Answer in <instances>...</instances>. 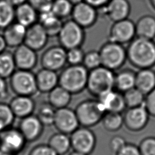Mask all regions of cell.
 Masks as SVG:
<instances>
[{
    "label": "cell",
    "mask_w": 155,
    "mask_h": 155,
    "mask_svg": "<svg viewBox=\"0 0 155 155\" xmlns=\"http://www.w3.org/2000/svg\"><path fill=\"white\" fill-rule=\"evenodd\" d=\"M127 58L134 67L152 68L155 66V41L136 36L126 48Z\"/></svg>",
    "instance_id": "1"
},
{
    "label": "cell",
    "mask_w": 155,
    "mask_h": 155,
    "mask_svg": "<svg viewBox=\"0 0 155 155\" xmlns=\"http://www.w3.org/2000/svg\"><path fill=\"white\" fill-rule=\"evenodd\" d=\"M88 70L82 65H68L61 70L59 85L72 95L82 92L87 87Z\"/></svg>",
    "instance_id": "2"
},
{
    "label": "cell",
    "mask_w": 155,
    "mask_h": 155,
    "mask_svg": "<svg viewBox=\"0 0 155 155\" xmlns=\"http://www.w3.org/2000/svg\"><path fill=\"white\" fill-rule=\"evenodd\" d=\"M115 73L102 65L88 71L86 89L96 99L114 89Z\"/></svg>",
    "instance_id": "3"
},
{
    "label": "cell",
    "mask_w": 155,
    "mask_h": 155,
    "mask_svg": "<svg viewBox=\"0 0 155 155\" xmlns=\"http://www.w3.org/2000/svg\"><path fill=\"white\" fill-rule=\"evenodd\" d=\"M80 126L92 127L100 122L105 113L97 99H88L81 101L74 110Z\"/></svg>",
    "instance_id": "4"
},
{
    "label": "cell",
    "mask_w": 155,
    "mask_h": 155,
    "mask_svg": "<svg viewBox=\"0 0 155 155\" xmlns=\"http://www.w3.org/2000/svg\"><path fill=\"white\" fill-rule=\"evenodd\" d=\"M99 52L101 65L114 71L120 70L127 60L124 45L108 40L101 45Z\"/></svg>",
    "instance_id": "5"
},
{
    "label": "cell",
    "mask_w": 155,
    "mask_h": 155,
    "mask_svg": "<svg viewBox=\"0 0 155 155\" xmlns=\"http://www.w3.org/2000/svg\"><path fill=\"white\" fill-rule=\"evenodd\" d=\"M8 85L16 95L32 97L38 92L35 74L30 70L16 69L9 78Z\"/></svg>",
    "instance_id": "6"
},
{
    "label": "cell",
    "mask_w": 155,
    "mask_h": 155,
    "mask_svg": "<svg viewBox=\"0 0 155 155\" xmlns=\"http://www.w3.org/2000/svg\"><path fill=\"white\" fill-rule=\"evenodd\" d=\"M84 28L71 19L63 22L58 35L59 45L67 50L76 47H81L85 39Z\"/></svg>",
    "instance_id": "7"
},
{
    "label": "cell",
    "mask_w": 155,
    "mask_h": 155,
    "mask_svg": "<svg viewBox=\"0 0 155 155\" xmlns=\"http://www.w3.org/2000/svg\"><path fill=\"white\" fill-rule=\"evenodd\" d=\"M71 147L73 150L87 155L91 154L96 145V137L88 127L79 126L70 134Z\"/></svg>",
    "instance_id": "8"
},
{
    "label": "cell",
    "mask_w": 155,
    "mask_h": 155,
    "mask_svg": "<svg viewBox=\"0 0 155 155\" xmlns=\"http://www.w3.org/2000/svg\"><path fill=\"white\" fill-rule=\"evenodd\" d=\"M27 141L18 128L11 127L0 133V150L18 155L25 148Z\"/></svg>",
    "instance_id": "9"
},
{
    "label": "cell",
    "mask_w": 155,
    "mask_h": 155,
    "mask_svg": "<svg viewBox=\"0 0 155 155\" xmlns=\"http://www.w3.org/2000/svg\"><path fill=\"white\" fill-rule=\"evenodd\" d=\"M67 63V50L61 45H54L47 48L40 58L42 68L56 72L63 69Z\"/></svg>",
    "instance_id": "10"
},
{
    "label": "cell",
    "mask_w": 155,
    "mask_h": 155,
    "mask_svg": "<svg viewBox=\"0 0 155 155\" xmlns=\"http://www.w3.org/2000/svg\"><path fill=\"white\" fill-rule=\"evenodd\" d=\"M150 116L144 105L127 108L123 114L124 125L132 132L140 131L147 125Z\"/></svg>",
    "instance_id": "11"
},
{
    "label": "cell",
    "mask_w": 155,
    "mask_h": 155,
    "mask_svg": "<svg viewBox=\"0 0 155 155\" xmlns=\"http://www.w3.org/2000/svg\"><path fill=\"white\" fill-rule=\"evenodd\" d=\"M135 37V23L127 18L113 23L109 31L108 41L124 45L128 44Z\"/></svg>",
    "instance_id": "12"
},
{
    "label": "cell",
    "mask_w": 155,
    "mask_h": 155,
    "mask_svg": "<svg viewBox=\"0 0 155 155\" xmlns=\"http://www.w3.org/2000/svg\"><path fill=\"white\" fill-rule=\"evenodd\" d=\"M71 19L84 29L93 26L98 18L97 9L84 1L73 5Z\"/></svg>",
    "instance_id": "13"
},
{
    "label": "cell",
    "mask_w": 155,
    "mask_h": 155,
    "mask_svg": "<svg viewBox=\"0 0 155 155\" xmlns=\"http://www.w3.org/2000/svg\"><path fill=\"white\" fill-rule=\"evenodd\" d=\"M53 125L58 132L68 135L80 126L75 111L68 107L56 110Z\"/></svg>",
    "instance_id": "14"
},
{
    "label": "cell",
    "mask_w": 155,
    "mask_h": 155,
    "mask_svg": "<svg viewBox=\"0 0 155 155\" xmlns=\"http://www.w3.org/2000/svg\"><path fill=\"white\" fill-rule=\"evenodd\" d=\"M13 54L17 69L32 71L37 65V51L24 44L15 48Z\"/></svg>",
    "instance_id": "15"
},
{
    "label": "cell",
    "mask_w": 155,
    "mask_h": 155,
    "mask_svg": "<svg viewBox=\"0 0 155 155\" xmlns=\"http://www.w3.org/2000/svg\"><path fill=\"white\" fill-rule=\"evenodd\" d=\"M44 127V125L38 117L33 114L21 119L18 128L27 142H32L42 136Z\"/></svg>",
    "instance_id": "16"
},
{
    "label": "cell",
    "mask_w": 155,
    "mask_h": 155,
    "mask_svg": "<svg viewBox=\"0 0 155 155\" xmlns=\"http://www.w3.org/2000/svg\"><path fill=\"white\" fill-rule=\"evenodd\" d=\"M48 38L43 27L37 22L27 28L24 44L38 52L46 46Z\"/></svg>",
    "instance_id": "17"
},
{
    "label": "cell",
    "mask_w": 155,
    "mask_h": 155,
    "mask_svg": "<svg viewBox=\"0 0 155 155\" xmlns=\"http://www.w3.org/2000/svg\"><path fill=\"white\" fill-rule=\"evenodd\" d=\"M103 10L105 15L114 22L128 18L131 5L128 0H110Z\"/></svg>",
    "instance_id": "18"
},
{
    "label": "cell",
    "mask_w": 155,
    "mask_h": 155,
    "mask_svg": "<svg viewBox=\"0 0 155 155\" xmlns=\"http://www.w3.org/2000/svg\"><path fill=\"white\" fill-rule=\"evenodd\" d=\"M105 112L122 113L127 108L123 93L111 90L97 98Z\"/></svg>",
    "instance_id": "19"
},
{
    "label": "cell",
    "mask_w": 155,
    "mask_h": 155,
    "mask_svg": "<svg viewBox=\"0 0 155 155\" xmlns=\"http://www.w3.org/2000/svg\"><path fill=\"white\" fill-rule=\"evenodd\" d=\"M8 104L15 117L19 119L33 114L36 109L35 102L31 96L16 95Z\"/></svg>",
    "instance_id": "20"
},
{
    "label": "cell",
    "mask_w": 155,
    "mask_h": 155,
    "mask_svg": "<svg viewBox=\"0 0 155 155\" xmlns=\"http://www.w3.org/2000/svg\"><path fill=\"white\" fill-rule=\"evenodd\" d=\"M38 92L48 93L59 85V75L57 72L42 68L35 73Z\"/></svg>",
    "instance_id": "21"
},
{
    "label": "cell",
    "mask_w": 155,
    "mask_h": 155,
    "mask_svg": "<svg viewBox=\"0 0 155 155\" xmlns=\"http://www.w3.org/2000/svg\"><path fill=\"white\" fill-rule=\"evenodd\" d=\"M27 27L14 21L3 30L2 36L7 47L16 48L24 44Z\"/></svg>",
    "instance_id": "22"
},
{
    "label": "cell",
    "mask_w": 155,
    "mask_h": 155,
    "mask_svg": "<svg viewBox=\"0 0 155 155\" xmlns=\"http://www.w3.org/2000/svg\"><path fill=\"white\" fill-rule=\"evenodd\" d=\"M38 22L43 27L49 37L58 36L63 24L62 19L51 10L38 13Z\"/></svg>",
    "instance_id": "23"
},
{
    "label": "cell",
    "mask_w": 155,
    "mask_h": 155,
    "mask_svg": "<svg viewBox=\"0 0 155 155\" xmlns=\"http://www.w3.org/2000/svg\"><path fill=\"white\" fill-rule=\"evenodd\" d=\"M38 20V12L26 2L15 7V21L25 27L35 24Z\"/></svg>",
    "instance_id": "24"
},
{
    "label": "cell",
    "mask_w": 155,
    "mask_h": 155,
    "mask_svg": "<svg viewBox=\"0 0 155 155\" xmlns=\"http://www.w3.org/2000/svg\"><path fill=\"white\" fill-rule=\"evenodd\" d=\"M135 87L145 95L155 88V71L152 68L139 69L136 72Z\"/></svg>",
    "instance_id": "25"
},
{
    "label": "cell",
    "mask_w": 155,
    "mask_h": 155,
    "mask_svg": "<svg viewBox=\"0 0 155 155\" xmlns=\"http://www.w3.org/2000/svg\"><path fill=\"white\" fill-rule=\"evenodd\" d=\"M136 72L124 68L115 73L114 89L122 93L135 87Z\"/></svg>",
    "instance_id": "26"
},
{
    "label": "cell",
    "mask_w": 155,
    "mask_h": 155,
    "mask_svg": "<svg viewBox=\"0 0 155 155\" xmlns=\"http://www.w3.org/2000/svg\"><path fill=\"white\" fill-rule=\"evenodd\" d=\"M136 36L148 39L155 38V17L147 15L140 17L135 23Z\"/></svg>",
    "instance_id": "27"
},
{
    "label": "cell",
    "mask_w": 155,
    "mask_h": 155,
    "mask_svg": "<svg viewBox=\"0 0 155 155\" xmlns=\"http://www.w3.org/2000/svg\"><path fill=\"white\" fill-rule=\"evenodd\" d=\"M72 94L60 85L56 86L48 93V102L56 110L68 107Z\"/></svg>",
    "instance_id": "28"
},
{
    "label": "cell",
    "mask_w": 155,
    "mask_h": 155,
    "mask_svg": "<svg viewBox=\"0 0 155 155\" xmlns=\"http://www.w3.org/2000/svg\"><path fill=\"white\" fill-rule=\"evenodd\" d=\"M58 155H65L71 148L70 136L68 134L58 132L50 136L47 143Z\"/></svg>",
    "instance_id": "29"
},
{
    "label": "cell",
    "mask_w": 155,
    "mask_h": 155,
    "mask_svg": "<svg viewBox=\"0 0 155 155\" xmlns=\"http://www.w3.org/2000/svg\"><path fill=\"white\" fill-rule=\"evenodd\" d=\"M101 122L105 130L109 132H116L124 125L123 114L116 112H105Z\"/></svg>",
    "instance_id": "30"
},
{
    "label": "cell",
    "mask_w": 155,
    "mask_h": 155,
    "mask_svg": "<svg viewBox=\"0 0 155 155\" xmlns=\"http://www.w3.org/2000/svg\"><path fill=\"white\" fill-rule=\"evenodd\" d=\"M16 70L13 54L10 51L5 50L0 54V76L9 78Z\"/></svg>",
    "instance_id": "31"
},
{
    "label": "cell",
    "mask_w": 155,
    "mask_h": 155,
    "mask_svg": "<svg viewBox=\"0 0 155 155\" xmlns=\"http://www.w3.org/2000/svg\"><path fill=\"white\" fill-rule=\"evenodd\" d=\"M15 21V7L7 0H0V30Z\"/></svg>",
    "instance_id": "32"
},
{
    "label": "cell",
    "mask_w": 155,
    "mask_h": 155,
    "mask_svg": "<svg viewBox=\"0 0 155 155\" xmlns=\"http://www.w3.org/2000/svg\"><path fill=\"white\" fill-rule=\"evenodd\" d=\"M56 109L48 102H42L37 108L36 116L44 126L53 125Z\"/></svg>",
    "instance_id": "33"
},
{
    "label": "cell",
    "mask_w": 155,
    "mask_h": 155,
    "mask_svg": "<svg viewBox=\"0 0 155 155\" xmlns=\"http://www.w3.org/2000/svg\"><path fill=\"white\" fill-rule=\"evenodd\" d=\"M73 4L68 0H53L51 11L61 19L71 16Z\"/></svg>",
    "instance_id": "34"
},
{
    "label": "cell",
    "mask_w": 155,
    "mask_h": 155,
    "mask_svg": "<svg viewBox=\"0 0 155 155\" xmlns=\"http://www.w3.org/2000/svg\"><path fill=\"white\" fill-rule=\"evenodd\" d=\"M127 108H132L143 105L145 94L134 87L123 93Z\"/></svg>",
    "instance_id": "35"
},
{
    "label": "cell",
    "mask_w": 155,
    "mask_h": 155,
    "mask_svg": "<svg viewBox=\"0 0 155 155\" xmlns=\"http://www.w3.org/2000/svg\"><path fill=\"white\" fill-rule=\"evenodd\" d=\"M15 118L9 104L0 102V133L13 127Z\"/></svg>",
    "instance_id": "36"
},
{
    "label": "cell",
    "mask_w": 155,
    "mask_h": 155,
    "mask_svg": "<svg viewBox=\"0 0 155 155\" xmlns=\"http://www.w3.org/2000/svg\"><path fill=\"white\" fill-rule=\"evenodd\" d=\"M82 64L88 71L101 66V60L99 50H91L85 52Z\"/></svg>",
    "instance_id": "37"
},
{
    "label": "cell",
    "mask_w": 155,
    "mask_h": 155,
    "mask_svg": "<svg viewBox=\"0 0 155 155\" xmlns=\"http://www.w3.org/2000/svg\"><path fill=\"white\" fill-rule=\"evenodd\" d=\"M85 51L81 47L73 48L67 50V62L68 65L82 64Z\"/></svg>",
    "instance_id": "38"
},
{
    "label": "cell",
    "mask_w": 155,
    "mask_h": 155,
    "mask_svg": "<svg viewBox=\"0 0 155 155\" xmlns=\"http://www.w3.org/2000/svg\"><path fill=\"white\" fill-rule=\"evenodd\" d=\"M141 155H155V137L143 138L138 145Z\"/></svg>",
    "instance_id": "39"
},
{
    "label": "cell",
    "mask_w": 155,
    "mask_h": 155,
    "mask_svg": "<svg viewBox=\"0 0 155 155\" xmlns=\"http://www.w3.org/2000/svg\"><path fill=\"white\" fill-rule=\"evenodd\" d=\"M28 155H58V154L48 144L42 143L33 147Z\"/></svg>",
    "instance_id": "40"
},
{
    "label": "cell",
    "mask_w": 155,
    "mask_h": 155,
    "mask_svg": "<svg viewBox=\"0 0 155 155\" xmlns=\"http://www.w3.org/2000/svg\"><path fill=\"white\" fill-rule=\"evenodd\" d=\"M38 13L51 10L53 0H27Z\"/></svg>",
    "instance_id": "41"
},
{
    "label": "cell",
    "mask_w": 155,
    "mask_h": 155,
    "mask_svg": "<svg viewBox=\"0 0 155 155\" xmlns=\"http://www.w3.org/2000/svg\"><path fill=\"white\" fill-rule=\"evenodd\" d=\"M143 105L150 116L155 117V88L145 95Z\"/></svg>",
    "instance_id": "42"
},
{
    "label": "cell",
    "mask_w": 155,
    "mask_h": 155,
    "mask_svg": "<svg viewBox=\"0 0 155 155\" xmlns=\"http://www.w3.org/2000/svg\"><path fill=\"white\" fill-rule=\"evenodd\" d=\"M125 138L121 136H114L111 138L109 142V147L110 150L114 153L121 150L127 143Z\"/></svg>",
    "instance_id": "43"
},
{
    "label": "cell",
    "mask_w": 155,
    "mask_h": 155,
    "mask_svg": "<svg viewBox=\"0 0 155 155\" xmlns=\"http://www.w3.org/2000/svg\"><path fill=\"white\" fill-rule=\"evenodd\" d=\"M115 154L116 155H141L138 146L131 143H127L121 150Z\"/></svg>",
    "instance_id": "44"
},
{
    "label": "cell",
    "mask_w": 155,
    "mask_h": 155,
    "mask_svg": "<svg viewBox=\"0 0 155 155\" xmlns=\"http://www.w3.org/2000/svg\"><path fill=\"white\" fill-rule=\"evenodd\" d=\"M9 96L8 85L5 79L0 76V99L5 100Z\"/></svg>",
    "instance_id": "45"
},
{
    "label": "cell",
    "mask_w": 155,
    "mask_h": 155,
    "mask_svg": "<svg viewBox=\"0 0 155 155\" xmlns=\"http://www.w3.org/2000/svg\"><path fill=\"white\" fill-rule=\"evenodd\" d=\"M97 9L103 8L110 0H84Z\"/></svg>",
    "instance_id": "46"
},
{
    "label": "cell",
    "mask_w": 155,
    "mask_h": 155,
    "mask_svg": "<svg viewBox=\"0 0 155 155\" xmlns=\"http://www.w3.org/2000/svg\"><path fill=\"white\" fill-rule=\"evenodd\" d=\"M7 47L4 38L2 35L0 34V54L6 50V48Z\"/></svg>",
    "instance_id": "47"
},
{
    "label": "cell",
    "mask_w": 155,
    "mask_h": 155,
    "mask_svg": "<svg viewBox=\"0 0 155 155\" xmlns=\"http://www.w3.org/2000/svg\"><path fill=\"white\" fill-rule=\"evenodd\" d=\"M9 3L13 5L15 7L27 2V0H7Z\"/></svg>",
    "instance_id": "48"
},
{
    "label": "cell",
    "mask_w": 155,
    "mask_h": 155,
    "mask_svg": "<svg viewBox=\"0 0 155 155\" xmlns=\"http://www.w3.org/2000/svg\"><path fill=\"white\" fill-rule=\"evenodd\" d=\"M68 155H87V154L82 153H80V152H78V151H76L73 150V151H71L70 153H69Z\"/></svg>",
    "instance_id": "49"
},
{
    "label": "cell",
    "mask_w": 155,
    "mask_h": 155,
    "mask_svg": "<svg viewBox=\"0 0 155 155\" xmlns=\"http://www.w3.org/2000/svg\"><path fill=\"white\" fill-rule=\"evenodd\" d=\"M68 1H70L73 5H74V4H77V3H79V2H81V1H83L84 0H68Z\"/></svg>",
    "instance_id": "50"
},
{
    "label": "cell",
    "mask_w": 155,
    "mask_h": 155,
    "mask_svg": "<svg viewBox=\"0 0 155 155\" xmlns=\"http://www.w3.org/2000/svg\"><path fill=\"white\" fill-rule=\"evenodd\" d=\"M149 1L151 7L155 10V0H149Z\"/></svg>",
    "instance_id": "51"
},
{
    "label": "cell",
    "mask_w": 155,
    "mask_h": 155,
    "mask_svg": "<svg viewBox=\"0 0 155 155\" xmlns=\"http://www.w3.org/2000/svg\"><path fill=\"white\" fill-rule=\"evenodd\" d=\"M0 155H15V154H12L7 152H5L4 151H2L0 150Z\"/></svg>",
    "instance_id": "52"
}]
</instances>
